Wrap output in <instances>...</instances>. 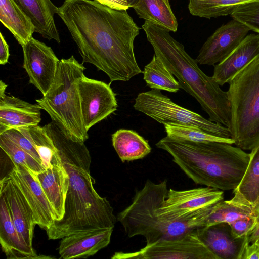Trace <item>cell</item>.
<instances>
[{
  "mask_svg": "<svg viewBox=\"0 0 259 259\" xmlns=\"http://www.w3.org/2000/svg\"><path fill=\"white\" fill-rule=\"evenodd\" d=\"M57 14L77 45L82 63L104 72L110 84L142 73L134 51L140 28L126 10H114L96 0H65Z\"/></svg>",
  "mask_w": 259,
  "mask_h": 259,
  "instance_id": "1",
  "label": "cell"
},
{
  "mask_svg": "<svg viewBox=\"0 0 259 259\" xmlns=\"http://www.w3.org/2000/svg\"><path fill=\"white\" fill-rule=\"evenodd\" d=\"M51 138L69 175L63 218L46 231L49 240L80 232L113 228L117 218L105 197L94 187L90 174L91 157L84 142L71 139L53 121L44 126Z\"/></svg>",
  "mask_w": 259,
  "mask_h": 259,
  "instance_id": "2",
  "label": "cell"
},
{
  "mask_svg": "<svg viewBox=\"0 0 259 259\" xmlns=\"http://www.w3.org/2000/svg\"><path fill=\"white\" fill-rule=\"evenodd\" d=\"M232 145L193 142L166 136L156 146L168 152L195 184L226 191L238 186L249 160V153Z\"/></svg>",
  "mask_w": 259,
  "mask_h": 259,
  "instance_id": "3",
  "label": "cell"
},
{
  "mask_svg": "<svg viewBox=\"0 0 259 259\" xmlns=\"http://www.w3.org/2000/svg\"><path fill=\"white\" fill-rule=\"evenodd\" d=\"M142 28L155 54L178 79L180 88L198 102L209 120L229 129L231 114L227 92L221 89L212 76H207L199 68L196 60L168 30L146 21Z\"/></svg>",
  "mask_w": 259,
  "mask_h": 259,
  "instance_id": "4",
  "label": "cell"
},
{
  "mask_svg": "<svg viewBox=\"0 0 259 259\" xmlns=\"http://www.w3.org/2000/svg\"><path fill=\"white\" fill-rule=\"evenodd\" d=\"M167 180L155 183L147 179L143 187L136 191L132 203L118 213L117 220L129 238L143 236L146 245L179 238L198 227L204 226L207 208L195 217L183 221L162 219L157 209L166 198Z\"/></svg>",
  "mask_w": 259,
  "mask_h": 259,
  "instance_id": "5",
  "label": "cell"
},
{
  "mask_svg": "<svg viewBox=\"0 0 259 259\" xmlns=\"http://www.w3.org/2000/svg\"><path fill=\"white\" fill-rule=\"evenodd\" d=\"M85 68L72 55L60 60L54 81L36 103L73 140L85 142L89 135L83 121L78 83Z\"/></svg>",
  "mask_w": 259,
  "mask_h": 259,
  "instance_id": "6",
  "label": "cell"
},
{
  "mask_svg": "<svg viewBox=\"0 0 259 259\" xmlns=\"http://www.w3.org/2000/svg\"><path fill=\"white\" fill-rule=\"evenodd\" d=\"M228 83L231 138L236 146L251 150L259 145V57Z\"/></svg>",
  "mask_w": 259,
  "mask_h": 259,
  "instance_id": "7",
  "label": "cell"
},
{
  "mask_svg": "<svg viewBox=\"0 0 259 259\" xmlns=\"http://www.w3.org/2000/svg\"><path fill=\"white\" fill-rule=\"evenodd\" d=\"M133 107L163 125L191 126L218 137L231 138L228 128L179 106L163 95L160 90L152 89L139 93Z\"/></svg>",
  "mask_w": 259,
  "mask_h": 259,
  "instance_id": "8",
  "label": "cell"
},
{
  "mask_svg": "<svg viewBox=\"0 0 259 259\" xmlns=\"http://www.w3.org/2000/svg\"><path fill=\"white\" fill-rule=\"evenodd\" d=\"M112 259H218L201 241L195 229L179 238L146 245L132 252H116Z\"/></svg>",
  "mask_w": 259,
  "mask_h": 259,
  "instance_id": "9",
  "label": "cell"
},
{
  "mask_svg": "<svg viewBox=\"0 0 259 259\" xmlns=\"http://www.w3.org/2000/svg\"><path fill=\"white\" fill-rule=\"evenodd\" d=\"M223 199V191L206 186L186 190L169 189L157 212L163 219L186 220Z\"/></svg>",
  "mask_w": 259,
  "mask_h": 259,
  "instance_id": "10",
  "label": "cell"
},
{
  "mask_svg": "<svg viewBox=\"0 0 259 259\" xmlns=\"http://www.w3.org/2000/svg\"><path fill=\"white\" fill-rule=\"evenodd\" d=\"M79 90L84 127L87 132L117 109L115 94L110 84L88 78L79 80Z\"/></svg>",
  "mask_w": 259,
  "mask_h": 259,
  "instance_id": "11",
  "label": "cell"
},
{
  "mask_svg": "<svg viewBox=\"0 0 259 259\" xmlns=\"http://www.w3.org/2000/svg\"><path fill=\"white\" fill-rule=\"evenodd\" d=\"M22 47L23 67L29 83L45 95L54 81L60 60L51 47L33 37Z\"/></svg>",
  "mask_w": 259,
  "mask_h": 259,
  "instance_id": "12",
  "label": "cell"
},
{
  "mask_svg": "<svg viewBox=\"0 0 259 259\" xmlns=\"http://www.w3.org/2000/svg\"><path fill=\"white\" fill-rule=\"evenodd\" d=\"M8 175L19 187L33 213L34 221L46 230L55 220V213L36 175L27 167L13 163Z\"/></svg>",
  "mask_w": 259,
  "mask_h": 259,
  "instance_id": "13",
  "label": "cell"
},
{
  "mask_svg": "<svg viewBox=\"0 0 259 259\" xmlns=\"http://www.w3.org/2000/svg\"><path fill=\"white\" fill-rule=\"evenodd\" d=\"M250 30L233 19L222 25L202 45L196 59L198 64L210 66L222 61L244 39Z\"/></svg>",
  "mask_w": 259,
  "mask_h": 259,
  "instance_id": "14",
  "label": "cell"
},
{
  "mask_svg": "<svg viewBox=\"0 0 259 259\" xmlns=\"http://www.w3.org/2000/svg\"><path fill=\"white\" fill-rule=\"evenodd\" d=\"M7 85L0 82V134L11 129L30 128L41 121V107L5 93Z\"/></svg>",
  "mask_w": 259,
  "mask_h": 259,
  "instance_id": "15",
  "label": "cell"
},
{
  "mask_svg": "<svg viewBox=\"0 0 259 259\" xmlns=\"http://www.w3.org/2000/svg\"><path fill=\"white\" fill-rule=\"evenodd\" d=\"M195 231L218 259H241L245 248L249 244L248 236L235 237L227 222L198 227Z\"/></svg>",
  "mask_w": 259,
  "mask_h": 259,
  "instance_id": "16",
  "label": "cell"
},
{
  "mask_svg": "<svg viewBox=\"0 0 259 259\" xmlns=\"http://www.w3.org/2000/svg\"><path fill=\"white\" fill-rule=\"evenodd\" d=\"M0 186V190L6 195L13 223L22 243L33 249L32 240L36 224L30 206L8 174L1 179Z\"/></svg>",
  "mask_w": 259,
  "mask_h": 259,
  "instance_id": "17",
  "label": "cell"
},
{
  "mask_svg": "<svg viewBox=\"0 0 259 259\" xmlns=\"http://www.w3.org/2000/svg\"><path fill=\"white\" fill-rule=\"evenodd\" d=\"M113 228L78 232L61 239L58 247L63 259L87 258L95 255L110 242Z\"/></svg>",
  "mask_w": 259,
  "mask_h": 259,
  "instance_id": "18",
  "label": "cell"
},
{
  "mask_svg": "<svg viewBox=\"0 0 259 259\" xmlns=\"http://www.w3.org/2000/svg\"><path fill=\"white\" fill-rule=\"evenodd\" d=\"M36 176L54 211V221L61 220L65 213L69 179L57 150L53 156L51 166Z\"/></svg>",
  "mask_w": 259,
  "mask_h": 259,
  "instance_id": "19",
  "label": "cell"
},
{
  "mask_svg": "<svg viewBox=\"0 0 259 259\" xmlns=\"http://www.w3.org/2000/svg\"><path fill=\"white\" fill-rule=\"evenodd\" d=\"M259 57V34L247 35L224 60L214 66L213 78L220 85L229 82L250 63Z\"/></svg>",
  "mask_w": 259,
  "mask_h": 259,
  "instance_id": "20",
  "label": "cell"
},
{
  "mask_svg": "<svg viewBox=\"0 0 259 259\" xmlns=\"http://www.w3.org/2000/svg\"><path fill=\"white\" fill-rule=\"evenodd\" d=\"M0 243L9 259L41 258L34 249L24 245L13 223L6 195L0 190Z\"/></svg>",
  "mask_w": 259,
  "mask_h": 259,
  "instance_id": "21",
  "label": "cell"
},
{
  "mask_svg": "<svg viewBox=\"0 0 259 259\" xmlns=\"http://www.w3.org/2000/svg\"><path fill=\"white\" fill-rule=\"evenodd\" d=\"M31 19L35 31L44 38L60 43V35L54 21L57 7L51 0H13Z\"/></svg>",
  "mask_w": 259,
  "mask_h": 259,
  "instance_id": "22",
  "label": "cell"
},
{
  "mask_svg": "<svg viewBox=\"0 0 259 259\" xmlns=\"http://www.w3.org/2000/svg\"><path fill=\"white\" fill-rule=\"evenodd\" d=\"M0 21L23 46L32 37L35 26L13 0H0Z\"/></svg>",
  "mask_w": 259,
  "mask_h": 259,
  "instance_id": "23",
  "label": "cell"
},
{
  "mask_svg": "<svg viewBox=\"0 0 259 259\" xmlns=\"http://www.w3.org/2000/svg\"><path fill=\"white\" fill-rule=\"evenodd\" d=\"M231 200L252 209L259 197V145L251 150L244 175Z\"/></svg>",
  "mask_w": 259,
  "mask_h": 259,
  "instance_id": "24",
  "label": "cell"
},
{
  "mask_svg": "<svg viewBox=\"0 0 259 259\" xmlns=\"http://www.w3.org/2000/svg\"><path fill=\"white\" fill-rule=\"evenodd\" d=\"M112 142L122 162L142 159L151 151L148 142L133 130H117L112 135Z\"/></svg>",
  "mask_w": 259,
  "mask_h": 259,
  "instance_id": "25",
  "label": "cell"
},
{
  "mask_svg": "<svg viewBox=\"0 0 259 259\" xmlns=\"http://www.w3.org/2000/svg\"><path fill=\"white\" fill-rule=\"evenodd\" d=\"M132 8L145 21L169 31H177L178 23L169 0H139Z\"/></svg>",
  "mask_w": 259,
  "mask_h": 259,
  "instance_id": "26",
  "label": "cell"
},
{
  "mask_svg": "<svg viewBox=\"0 0 259 259\" xmlns=\"http://www.w3.org/2000/svg\"><path fill=\"white\" fill-rule=\"evenodd\" d=\"M143 73L144 80L152 89L176 93L180 89L174 75L155 54L150 62L145 66Z\"/></svg>",
  "mask_w": 259,
  "mask_h": 259,
  "instance_id": "27",
  "label": "cell"
},
{
  "mask_svg": "<svg viewBox=\"0 0 259 259\" xmlns=\"http://www.w3.org/2000/svg\"><path fill=\"white\" fill-rule=\"evenodd\" d=\"M259 0H189L188 9L195 16L208 19L231 15L241 5Z\"/></svg>",
  "mask_w": 259,
  "mask_h": 259,
  "instance_id": "28",
  "label": "cell"
},
{
  "mask_svg": "<svg viewBox=\"0 0 259 259\" xmlns=\"http://www.w3.org/2000/svg\"><path fill=\"white\" fill-rule=\"evenodd\" d=\"M18 130L32 142L35 147L41 159L45 168L50 167L56 149L45 127L37 125L30 128Z\"/></svg>",
  "mask_w": 259,
  "mask_h": 259,
  "instance_id": "29",
  "label": "cell"
},
{
  "mask_svg": "<svg viewBox=\"0 0 259 259\" xmlns=\"http://www.w3.org/2000/svg\"><path fill=\"white\" fill-rule=\"evenodd\" d=\"M167 136L171 138L197 142H220L234 144L232 138H225L209 134L202 130L187 126L164 124Z\"/></svg>",
  "mask_w": 259,
  "mask_h": 259,
  "instance_id": "30",
  "label": "cell"
},
{
  "mask_svg": "<svg viewBox=\"0 0 259 259\" xmlns=\"http://www.w3.org/2000/svg\"><path fill=\"white\" fill-rule=\"evenodd\" d=\"M0 147L12 163L24 166L36 175L46 169L33 157L23 150L3 134H0Z\"/></svg>",
  "mask_w": 259,
  "mask_h": 259,
  "instance_id": "31",
  "label": "cell"
},
{
  "mask_svg": "<svg viewBox=\"0 0 259 259\" xmlns=\"http://www.w3.org/2000/svg\"><path fill=\"white\" fill-rule=\"evenodd\" d=\"M230 15L233 19L259 34V1L240 5Z\"/></svg>",
  "mask_w": 259,
  "mask_h": 259,
  "instance_id": "32",
  "label": "cell"
},
{
  "mask_svg": "<svg viewBox=\"0 0 259 259\" xmlns=\"http://www.w3.org/2000/svg\"><path fill=\"white\" fill-rule=\"evenodd\" d=\"M2 134L33 157L43 165L41 159L35 147L32 142L19 130L11 129Z\"/></svg>",
  "mask_w": 259,
  "mask_h": 259,
  "instance_id": "33",
  "label": "cell"
},
{
  "mask_svg": "<svg viewBox=\"0 0 259 259\" xmlns=\"http://www.w3.org/2000/svg\"><path fill=\"white\" fill-rule=\"evenodd\" d=\"M257 221L255 217L250 215L237 219L229 224L235 237H248L256 225Z\"/></svg>",
  "mask_w": 259,
  "mask_h": 259,
  "instance_id": "34",
  "label": "cell"
},
{
  "mask_svg": "<svg viewBox=\"0 0 259 259\" xmlns=\"http://www.w3.org/2000/svg\"><path fill=\"white\" fill-rule=\"evenodd\" d=\"M99 3L116 10H127L130 6L127 0H96Z\"/></svg>",
  "mask_w": 259,
  "mask_h": 259,
  "instance_id": "35",
  "label": "cell"
},
{
  "mask_svg": "<svg viewBox=\"0 0 259 259\" xmlns=\"http://www.w3.org/2000/svg\"><path fill=\"white\" fill-rule=\"evenodd\" d=\"M241 259H259V245L257 242L246 246Z\"/></svg>",
  "mask_w": 259,
  "mask_h": 259,
  "instance_id": "36",
  "label": "cell"
},
{
  "mask_svg": "<svg viewBox=\"0 0 259 259\" xmlns=\"http://www.w3.org/2000/svg\"><path fill=\"white\" fill-rule=\"evenodd\" d=\"M9 45L2 33H0V64L5 65L8 62L9 58Z\"/></svg>",
  "mask_w": 259,
  "mask_h": 259,
  "instance_id": "37",
  "label": "cell"
},
{
  "mask_svg": "<svg viewBox=\"0 0 259 259\" xmlns=\"http://www.w3.org/2000/svg\"><path fill=\"white\" fill-rule=\"evenodd\" d=\"M259 238V220L252 232L248 236L249 243H252Z\"/></svg>",
  "mask_w": 259,
  "mask_h": 259,
  "instance_id": "38",
  "label": "cell"
},
{
  "mask_svg": "<svg viewBox=\"0 0 259 259\" xmlns=\"http://www.w3.org/2000/svg\"><path fill=\"white\" fill-rule=\"evenodd\" d=\"M252 215L259 220V197L252 208Z\"/></svg>",
  "mask_w": 259,
  "mask_h": 259,
  "instance_id": "39",
  "label": "cell"
},
{
  "mask_svg": "<svg viewBox=\"0 0 259 259\" xmlns=\"http://www.w3.org/2000/svg\"><path fill=\"white\" fill-rule=\"evenodd\" d=\"M139 0H127L128 5L130 7H133V6L137 3Z\"/></svg>",
  "mask_w": 259,
  "mask_h": 259,
  "instance_id": "40",
  "label": "cell"
},
{
  "mask_svg": "<svg viewBox=\"0 0 259 259\" xmlns=\"http://www.w3.org/2000/svg\"><path fill=\"white\" fill-rule=\"evenodd\" d=\"M255 241H256V242H257V243L258 244V245H259V238H258L257 240H256ZM254 242H255V241H254Z\"/></svg>",
  "mask_w": 259,
  "mask_h": 259,
  "instance_id": "41",
  "label": "cell"
}]
</instances>
